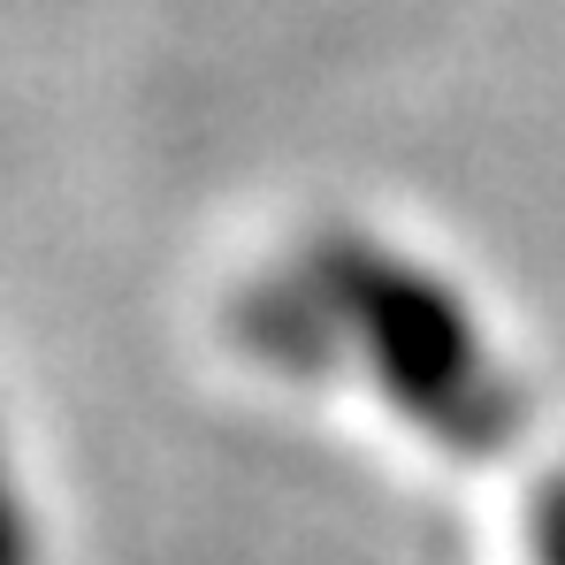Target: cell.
<instances>
[{"mask_svg":"<svg viewBox=\"0 0 565 565\" xmlns=\"http://www.w3.org/2000/svg\"><path fill=\"white\" fill-rule=\"evenodd\" d=\"M313 290L329 298V313L367 344L382 390L451 451H504L512 444V390L481 360V337L459 313V298L444 282H428L420 268H405L397 253H382L367 237H329L306 260Z\"/></svg>","mask_w":565,"mask_h":565,"instance_id":"cell-1","label":"cell"},{"mask_svg":"<svg viewBox=\"0 0 565 565\" xmlns=\"http://www.w3.org/2000/svg\"><path fill=\"white\" fill-rule=\"evenodd\" d=\"M0 565H31V520H23V497H15L8 459H0Z\"/></svg>","mask_w":565,"mask_h":565,"instance_id":"cell-2","label":"cell"},{"mask_svg":"<svg viewBox=\"0 0 565 565\" xmlns=\"http://www.w3.org/2000/svg\"><path fill=\"white\" fill-rule=\"evenodd\" d=\"M535 543H543V565H565V481L543 489V512H535Z\"/></svg>","mask_w":565,"mask_h":565,"instance_id":"cell-3","label":"cell"}]
</instances>
